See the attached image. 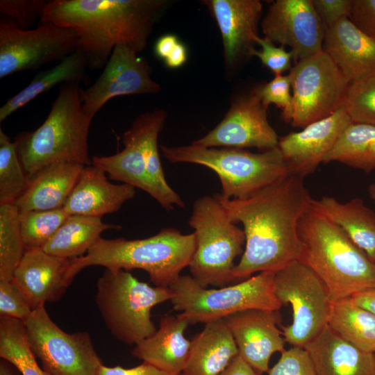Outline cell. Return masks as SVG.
Instances as JSON below:
<instances>
[{
	"label": "cell",
	"mask_w": 375,
	"mask_h": 375,
	"mask_svg": "<svg viewBox=\"0 0 375 375\" xmlns=\"http://www.w3.org/2000/svg\"><path fill=\"white\" fill-rule=\"evenodd\" d=\"M217 195L231 219L244 227V249L233 270L234 281L256 272H276L298 260L299 224L312 199L303 178L289 173L244 199Z\"/></svg>",
	"instance_id": "6da1fadb"
},
{
	"label": "cell",
	"mask_w": 375,
	"mask_h": 375,
	"mask_svg": "<svg viewBox=\"0 0 375 375\" xmlns=\"http://www.w3.org/2000/svg\"><path fill=\"white\" fill-rule=\"evenodd\" d=\"M167 3L165 0H51L40 19L74 31L89 67L101 69L118 44L136 53L143 51Z\"/></svg>",
	"instance_id": "7a4b0ae2"
},
{
	"label": "cell",
	"mask_w": 375,
	"mask_h": 375,
	"mask_svg": "<svg viewBox=\"0 0 375 375\" xmlns=\"http://www.w3.org/2000/svg\"><path fill=\"white\" fill-rule=\"evenodd\" d=\"M301 249L297 261L325 285L331 302L375 288V264L325 215L310 206L298 228Z\"/></svg>",
	"instance_id": "3957f363"
},
{
	"label": "cell",
	"mask_w": 375,
	"mask_h": 375,
	"mask_svg": "<svg viewBox=\"0 0 375 375\" xmlns=\"http://www.w3.org/2000/svg\"><path fill=\"white\" fill-rule=\"evenodd\" d=\"M195 249L194 233L183 234L170 227L144 239L100 238L85 256L72 259L67 279L71 283L84 268L103 266L113 271L142 269L155 286L170 287L189 266Z\"/></svg>",
	"instance_id": "277c9868"
},
{
	"label": "cell",
	"mask_w": 375,
	"mask_h": 375,
	"mask_svg": "<svg viewBox=\"0 0 375 375\" xmlns=\"http://www.w3.org/2000/svg\"><path fill=\"white\" fill-rule=\"evenodd\" d=\"M79 83L61 85L44 122L16 137L14 142L29 178L53 163L92 165L88 135L93 118L83 110Z\"/></svg>",
	"instance_id": "5b68a950"
},
{
	"label": "cell",
	"mask_w": 375,
	"mask_h": 375,
	"mask_svg": "<svg viewBox=\"0 0 375 375\" xmlns=\"http://www.w3.org/2000/svg\"><path fill=\"white\" fill-rule=\"evenodd\" d=\"M163 156L172 163L186 162L210 168L218 176L226 199H244L289 174L278 147L261 153L242 149L160 146Z\"/></svg>",
	"instance_id": "8992f818"
},
{
	"label": "cell",
	"mask_w": 375,
	"mask_h": 375,
	"mask_svg": "<svg viewBox=\"0 0 375 375\" xmlns=\"http://www.w3.org/2000/svg\"><path fill=\"white\" fill-rule=\"evenodd\" d=\"M188 224L196 238L188 266L191 276L203 288H222L234 281V260L244 252L245 235L228 217L217 194L194 201Z\"/></svg>",
	"instance_id": "52a82bcc"
},
{
	"label": "cell",
	"mask_w": 375,
	"mask_h": 375,
	"mask_svg": "<svg viewBox=\"0 0 375 375\" xmlns=\"http://www.w3.org/2000/svg\"><path fill=\"white\" fill-rule=\"evenodd\" d=\"M172 297L169 287H152L129 271L106 269L97 282L95 302L110 333L122 342L137 345L157 330L151 309Z\"/></svg>",
	"instance_id": "ba28073f"
},
{
	"label": "cell",
	"mask_w": 375,
	"mask_h": 375,
	"mask_svg": "<svg viewBox=\"0 0 375 375\" xmlns=\"http://www.w3.org/2000/svg\"><path fill=\"white\" fill-rule=\"evenodd\" d=\"M275 272H262L236 284L208 289L189 275H181L172 285L173 308L192 324L224 319L249 309L279 310L282 307L274 293Z\"/></svg>",
	"instance_id": "9c48e42d"
},
{
	"label": "cell",
	"mask_w": 375,
	"mask_h": 375,
	"mask_svg": "<svg viewBox=\"0 0 375 375\" xmlns=\"http://www.w3.org/2000/svg\"><path fill=\"white\" fill-rule=\"evenodd\" d=\"M274 293L282 306L290 304L292 322L282 326L285 341L303 348L328 325L331 300L321 279L306 265L294 261L278 270Z\"/></svg>",
	"instance_id": "30bf717a"
},
{
	"label": "cell",
	"mask_w": 375,
	"mask_h": 375,
	"mask_svg": "<svg viewBox=\"0 0 375 375\" xmlns=\"http://www.w3.org/2000/svg\"><path fill=\"white\" fill-rule=\"evenodd\" d=\"M24 324L31 349L48 375H97L103 362L88 332L62 331L44 305L34 309Z\"/></svg>",
	"instance_id": "8fae6325"
},
{
	"label": "cell",
	"mask_w": 375,
	"mask_h": 375,
	"mask_svg": "<svg viewBox=\"0 0 375 375\" xmlns=\"http://www.w3.org/2000/svg\"><path fill=\"white\" fill-rule=\"evenodd\" d=\"M293 109L290 124L303 128L324 119L343 104L349 82L322 49L290 69Z\"/></svg>",
	"instance_id": "7c38bea8"
},
{
	"label": "cell",
	"mask_w": 375,
	"mask_h": 375,
	"mask_svg": "<svg viewBox=\"0 0 375 375\" xmlns=\"http://www.w3.org/2000/svg\"><path fill=\"white\" fill-rule=\"evenodd\" d=\"M79 47L76 33L52 23L22 29L4 15L0 19V78L60 61Z\"/></svg>",
	"instance_id": "4fadbf2b"
},
{
	"label": "cell",
	"mask_w": 375,
	"mask_h": 375,
	"mask_svg": "<svg viewBox=\"0 0 375 375\" xmlns=\"http://www.w3.org/2000/svg\"><path fill=\"white\" fill-rule=\"evenodd\" d=\"M267 110L253 89L249 94L234 99L222 120L191 144L203 147H253L263 151L275 149L279 138L269 123Z\"/></svg>",
	"instance_id": "5bb4252c"
},
{
	"label": "cell",
	"mask_w": 375,
	"mask_h": 375,
	"mask_svg": "<svg viewBox=\"0 0 375 375\" xmlns=\"http://www.w3.org/2000/svg\"><path fill=\"white\" fill-rule=\"evenodd\" d=\"M261 28L265 38L290 47L297 63L322 49L326 27L312 0H276L269 7Z\"/></svg>",
	"instance_id": "9a60e30c"
},
{
	"label": "cell",
	"mask_w": 375,
	"mask_h": 375,
	"mask_svg": "<svg viewBox=\"0 0 375 375\" xmlns=\"http://www.w3.org/2000/svg\"><path fill=\"white\" fill-rule=\"evenodd\" d=\"M137 53L126 44L117 45L95 82L85 90L81 89L83 108L88 116L93 118L114 97L160 92L148 65Z\"/></svg>",
	"instance_id": "2e32d148"
},
{
	"label": "cell",
	"mask_w": 375,
	"mask_h": 375,
	"mask_svg": "<svg viewBox=\"0 0 375 375\" xmlns=\"http://www.w3.org/2000/svg\"><path fill=\"white\" fill-rule=\"evenodd\" d=\"M351 123L341 107L333 115L308 124L299 132L279 138L278 148L289 173L303 178L313 173Z\"/></svg>",
	"instance_id": "e0dca14e"
},
{
	"label": "cell",
	"mask_w": 375,
	"mask_h": 375,
	"mask_svg": "<svg viewBox=\"0 0 375 375\" xmlns=\"http://www.w3.org/2000/svg\"><path fill=\"white\" fill-rule=\"evenodd\" d=\"M237 344L239 355L260 374L267 372L272 356L282 353L285 339L278 328V310L249 309L224 319Z\"/></svg>",
	"instance_id": "ac0fdd59"
},
{
	"label": "cell",
	"mask_w": 375,
	"mask_h": 375,
	"mask_svg": "<svg viewBox=\"0 0 375 375\" xmlns=\"http://www.w3.org/2000/svg\"><path fill=\"white\" fill-rule=\"evenodd\" d=\"M219 28L226 72L235 70L255 49L262 5L258 0H206L202 1Z\"/></svg>",
	"instance_id": "d6986e66"
},
{
	"label": "cell",
	"mask_w": 375,
	"mask_h": 375,
	"mask_svg": "<svg viewBox=\"0 0 375 375\" xmlns=\"http://www.w3.org/2000/svg\"><path fill=\"white\" fill-rule=\"evenodd\" d=\"M71 262L72 259L49 254L42 249H26L12 281L32 310L65 294L71 284L67 279Z\"/></svg>",
	"instance_id": "ffe728a7"
},
{
	"label": "cell",
	"mask_w": 375,
	"mask_h": 375,
	"mask_svg": "<svg viewBox=\"0 0 375 375\" xmlns=\"http://www.w3.org/2000/svg\"><path fill=\"white\" fill-rule=\"evenodd\" d=\"M106 174L93 165L85 166L63 209L69 215L102 217L115 212L134 198L135 189L128 184H114Z\"/></svg>",
	"instance_id": "44dd1931"
},
{
	"label": "cell",
	"mask_w": 375,
	"mask_h": 375,
	"mask_svg": "<svg viewBox=\"0 0 375 375\" xmlns=\"http://www.w3.org/2000/svg\"><path fill=\"white\" fill-rule=\"evenodd\" d=\"M322 50L349 83L375 71V38L345 17L326 29Z\"/></svg>",
	"instance_id": "7402d4cb"
},
{
	"label": "cell",
	"mask_w": 375,
	"mask_h": 375,
	"mask_svg": "<svg viewBox=\"0 0 375 375\" xmlns=\"http://www.w3.org/2000/svg\"><path fill=\"white\" fill-rule=\"evenodd\" d=\"M189 324L181 314L163 316L158 329L135 345L132 356L168 373H183L191 346V341L184 336Z\"/></svg>",
	"instance_id": "603a6c76"
},
{
	"label": "cell",
	"mask_w": 375,
	"mask_h": 375,
	"mask_svg": "<svg viewBox=\"0 0 375 375\" xmlns=\"http://www.w3.org/2000/svg\"><path fill=\"white\" fill-rule=\"evenodd\" d=\"M303 348L317 375H375L374 353L356 348L328 325Z\"/></svg>",
	"instance_id": "cb8c5ba5"
},
{
	"label": "cell",
	"mask_w": 375,
	"mask_h": 375,
	"mask_svg": "<svg viewBox=\"0 0 375 375\" xmlns=\"http://www.w3.org/2000/svg\"><path fill=\"white\" fill-rule=\"evenodd\" d=\"M85 165L56 162L43 167L29 178L15 204L19 212L63 208Z\"/></svg>",
	"instance_id": "d4e9b609"
},
{
	"label": "cell",
	"mask_w": 375,
	"mask_h": 375,
	"mask_svg": "<svg viewBox=\"0 0 375 375\" xmlns=\"http://www.w3.org/2000/svg\"><path fill=\"white\" fill-rule=\"evenodd\" d=\"M166 111L155 108L139 115L132 122L142 150L147 174L154 190L153 199L166 210L184 208L181 197L168 185L160 159L158 139L167 119Z\"/></svg>",
	"instance_id": "484cf974"
},
{
	"label": "cell",
	"mask_w": 375,
	"mask_h": 375,
	"mask_svg": "<svg viewBox=\"0 0 375 375\" xmlns=\"http://www.w3.org/2000/svg\"><path fill=\"white\" fill-rule=\"evenodd\" d=\"M239 353L224 319L205 324L191 341L183 375H220Z\"/></svg>",
	"instance_id": "4316f807"
},
{
	"label": "cell",
	"mask_w": 375,
	"mask_h": 375,
	"mask_svg": "<svg viewBox=\"0 0 375 375\" xmlns=\"http://www.w3.org/2000/svg\"><path fill=\"white\" fill-rule=\"evenodd\" d=\"M311 206L336 224L373 261L375 256V212L362 199L342 203L332 197L312 199ZM374 262V261H373Z\"/></svg>",
	"instance_id": "83f0119b"
},
{
	"label": "cell",
	"mask_w": 375,
	"mask_h": 375,
	"mask_svg": "<svg viewBox=\"0 0 375 375\" xmlns=\"http://www.w3.org/2000/svg\"><path fill=\"white\" fill-rule=\"evenodd\" d=\"M88 67L85 53L78 48L52 68L40 72L28 85L8 99L0 108V122L40 94L48 92L58 85L80 83L83 79Z\"/></svg>",
	"instance_id": "f1b7e54d"
},
{
	"label": "cell",
	"mask_w": 375,
	"mask_h": 375,
	"mask_svg": "<svg viewBox=\"0 0 375 375\" xmlns=\"http://www.w3.org/2000/svg\"><path fill=\"white\" fill-rule=\"evenodd\" d=\"M120 226L103 223L101 217L69 215L42 247L51 255L68 259L85 256L108 229Z\"/></svg>",
	"instance_id": "f546056e"
},
{
	"label": "cell",
	"mask_w": 375,
	"mask_h": 375,
	"mask_svg": "<svg viewBox=\"0 0 375 375\" xmlns=\"http://www.w3.org/2000/svg\"><path fill=\"white\" fill-rule=\"evenodd\" d=\"M124 149L111 156H93L92 165L101 169L108 177L148 193L153 198L144 158L134 131L129 128L122 135Z\"/></svg>",
	"instance_id": "4dcf8cb0"
},
{
	"label": "cell",
	"mask_w": 375,
	"mask_h": 375,
	"mask_svg": "<svg viewBox=\"0 0 375 375\" xmlns=\"http://www.w3.org/2000/svg\"><path fill=\"white\" fill-rule=\"evenodd\" d=\"M328 326L360 350L375 353V315L350 298L331 303Z\"/></svg>",
	"instance_id": "1f68e13d"
},
{
	"label": "cell",
	"mask_w": 375,
	"mask_h": 375,
	"mask_svg": "<svg viewBox=\"0 0 375 375\" xmlns=\"http://www.w3.org/2000/svg\"><path fill=\"white\" fill-rule=\"evenodd\" d=\"M330 162H339L366 172L375 169V126L349 125L324 160V163Z\"/></svg>",
	"instance_id": "d6a6232c"
},
{
	"label": "cell",
	"mask_w": 375,
	"mask_h": 375,
	"mask_svg": "<svg viewBox=\"0 0 375 375\" xmlns=\"http://www.w3.org/2000/svg\"><path fill=\"white\" fill-rule=\"evenodd\" d=\"M0 357L22 375H48L36 361L22 320L0 317Z\"/></svg>",
	"instance_id": "836d02e7"
},
{
	"label": "cell",
	"mask_w": 375,
	"mask_h": 375,
	"mask_svg": "<svg viewBox=\"0 0 375 375\" xmlns=\"http://www.w3.org/2000/svg\"><path fill=\"white\" fill-rule=\"evenodd\" d=\"M25 251L17 207L0 205V281L12 280Z\"/></svg>",
	"instance_id": "e575fe53"
},
{
	"label": "cell",
	"mask_w": 375,
	"mask_h": 375,
	"mask_svg": "<svg viewBox=\"0 0 375 375\" xmlns=\"http://www.w3.org/2000/svg\"><path fill=\"white\" fill-rule=\"evenodd\" d=\"M28 180L15 143L1 129L0 205L15 204L26 189Z\"/></svg>",
	"instance_id": "d590c367"
},
{
	"label": "cell",
	"mask_w": 375,
	"mask_h": 375,
	"mask_svg": "<svg viewBox=\"0 0 375 375\" xmlns=\"http://www.w3.org/2000/svg\"><path fill=\"white\" fill-rule=\"evenodd\" d=\"M69 216L63 208L19 212L26 249H42Z\"/></svg>",
	"instance_id": "8d00e7d4"
},
{
	"label": "cell",
	"mask_w": 375,
	"mask_h": 375,
	"mask_svg": "<svg viewBox=\"0 0 375 375\" xmlns=\"http://www.w3.org/2000/svg\"><path fill=\"white\" fill-rule=\"evenodd\" d=\"M342 107L352 123L375 126V71L349 83Z\"/></svg>",
	"instance_id": "74e56055"
},
{
	"label": "cell",
	"mask_w": 375,
	"mask_h": 375,
	"mask_svg": "<svg viewBox=\"0 0 375 375\" xmlns=\"http://www.w3.org/2000/svg\"><path fill=\"white\" fill-rule=\"evenodd\" d=\"M262 104H274L282 110V118L290 123L293 109L292 79L290 74L277 75L269 82L254 88Z\"/></svg>",
	"instance_id": "f35d334b"
},
{
	"label": "cell",
	"mask_w": 375,
	"mask_h": 375,
	"mask_svg": "<svg viewBox=\"0 0 375 375\" xmlns=\"http://www.w3.org/2000/svg\"><path fill=\"white\" fill-rule=\"evenodd\" d=\"M44 0H1V13L22 29L33 26L41 17L47 4Z\"/></svg>",
	"instance_id": "ab89813d"
},
{
	"label": "cell",
	"mask_w": 375,
	"mask_h": 375,
	"mask_svg": "<svg viewBox=\"0 0 375 375\" xmlns=\"http://www.w3.org/2000/svg\"><path fill=\"white\" fill-rule=\"evenodd\" d=\"M269 375H317L308 353L304 348L292 347L281 353Z\"/></svg>",
	"instance_id": "60d3db41"
},
{
	"label": "cell",
	"mask_w": 375,
	"mask_h": 375,
	"mask_svg": "<svg viewBox=\"0 0 375 375\" xmlns=\"http://www.w3.org/2000/svg\"><path fill=\"white\" fill-rule=\"evenodd\" d=\"M256 43L261 47V49H254L251 56L258 57L275 76L282 75L285 72L290 70L291 62L294 59L291 51H287L283 46L276 47L270 40L259 36L256 37Z\"/></svg>",
	"instance_id": "b9f144b4"
},
{
	"label": "cell",
	"mask_w": 375,
	"mask_h": 375,
	"mask_svg": "<svg viewBox=\"0 0 375 375\" xmlns=\"http://www.w3.org/2000/svg\"><path fill=\"white\" fill-rule=\"evenodd\" d=\"M32 311L24 296L12 281H0V317L24 322Z\"/></svg>",
	"instance_id": "7bdbcfd3"
},
{
	"label": "cell",
	"mask_w": 375,
	"mask_h": 375,
	"mask_svg": "<svg viewBox=\"0 0 375 375\" xmlns=\"http://www.w3.org/2000/svg\"><path fill=\"white\" fill-rule=\"evenodd\" d=\"M312 3L327 28L343 18L349 19L353 0H312Z\"/></svg>",
	"instance_id": "ee69618b"
},
{
	"label": "cell",
	"mask_w": 375,
	"mask_h": 375,
	"mask_svg": "<svg viewBox=\"0 0 375 375\" xmlns=\"http://www.w3.org/2000/svg\"><path fill=\"white\" fill-rule=\"evenodd\" d=\"M349 19L365 34L375 38V0H353Z\"/></svg>",
	"instance_id": "f6af8a7d"
},
{
	"label": "cell",
	"mask_w": 375,
	"mask_h": 375,
	"mask_svg": "<svg viewBox=\"0 0 375 375\" xmlns=\"http://www.w3.org/2000/svg\"><path fill=\"white\" fill-rule=\"evenodd\" d=\"M97 375H183V373L173 374L162 371L155 366L143 362L142 364L131 368H123L121 366L107 367L102 365Z\"/></svg>",
	"instance_id": "bcb514c9"
},
{
	"label": "cell",
	"mask_w": 375,
	"mask_h": 375,
	"mask_svg": "<svg viewBox=\"0 0 375 375\" xmlns=\"http://www.w3.org/2000/svg\"><path fill=\"white\" fill-rule=\"evenodd\" d=\"M220 375H261L248 364L239 353Z\"/></svg>",
	"instance_id": "7dc6e473"
},
{
	"label": "cell",
	"mask_w": 375,
	"mask_h": 375,
	"mask_svg": "<svg viewBox=\"0 0 375 375\" xmlns=\"http://www.w3.org/2000/svg\"><path fill=\"white\" fill-rule=\"evenodd\" d=\"M178 42L179 41L176 35L167 34L161 36L155 44L154 51L156 55L165 60Z\"/></svg>",
	"instance_id": "c3c4849f"
},
{
	"label": "cell",
	"mask_w": 375,
	"mask_h": 375,
	"mask_svg": "<svg viewBox=\"0 0 375 375\" xmlns=\"http://www.w3.org/2000/svg\"><path fill=\"white\" fill-rule=\"evenodd\" d=\"M350 299L357 305L375 315V288L357 293Z\"/></svg>",
	"instance_id": "681fc988"
},
{
	"label": "cell",
	"mask_w": 375,
	"mask_h": 375,
	"mask_svg": "<svg viewBox=\"0 0 375 375\" xmlns=\"http://www.w3.org/2000/svg\"><path fill=\"white\" fill-rule=\"evenodd\" d=\"M187 58L186 48L179 42L164 62L169 68H178L186 62Z\"/></svg>",
	"instance_id": "f907efd6"
},
{
	"label": "cell",
	"mask_w": 375,
	"mask_h": 375,
	"mask_svg": "<svg viewBox=\"0 0 375 375\" xmlns=\"http://www.w3.org/2000/svg\"><path fill=\"white\" fill-rule=\"evenodd\" d=\"M11 366L10 362L2 359L0 362V375H16Z\"/></svg>",
	"instance_id": "816d5d0a"
},
{
	"label": "cell",
	"mask_w": 375,
	"mask_h": 375,
	"mask_svg": "<svg viewBox=\"0 0 375 375\" xmlns=\"http://www.w3.org/2000/svg\"><path fill=\"white\" fill-rule=\"evenodd\" d=\"M369 194L375 203V184H372L368 188Z\"/></svg>",
	"instance_id": "f5cc1de1"
},
{
	"label": "cell",
	"mask_w": 375,
	"mask_h": 375,
	"mask_svg": "<svg viewBox=\"0 0 375 375\" xmlns=\"http://www.w3.org/2000/svg\"><path fill=\"white\" fill-rule=\"evenodd\" d=\"M373 261H374V264H375V256H374V260H373Z\"/></svg>",
	"instance_id": "db71d44e"
},
{
	"label": "cell",
	"mask_w": 375,
	"mask_h": 375,
	"mask_svg": "<svg viewBox=\"0 0 375 375\" xmlns=\"http://www.w3.org/2000/svg\"><path fill=\"white\" fill-rule=\"evenodd\" d=\"M374 356H375V353H374Z\"/></svg>",
	"instance_id": "11a10c76"
}]
</instances>
